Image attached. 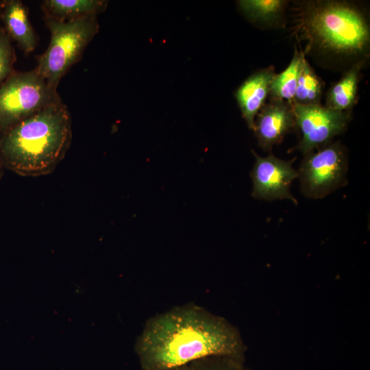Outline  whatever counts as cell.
Segmentation results:
<instances>
[{"mask_svg": "<svg viewBox=\"0 0 370 370\" xmlns=\"http://www.w3.org/2000/svg\"><path fill=\"white\" fill-rule=\"evenodd\" d=\"M244 350L236 328L192 304L151 318L136 343L143 370H171L209 357L241 360Z\"/></svg>", "mask_w": 370, "mask_h": 370, "instance_id": "obj_1", "label": "cell"}, {"mask_svg": "<svg viewBox=\"0 0 370 370\" xmlns=\"http://www.w3.org/2000/svg\"><path fill=\"white\" fill-rule=\"evenodd\" d=\"M293 28L306 43L304 55L342 66L367 62L370 25L367 12L356 3L339 0L294 1Z\"/></svg>", "mask_w": 370, "mask_h": 370, "instance_id": "obj_2", "label": "cell"}, {"mask_svg": "<svg viewBox=\"0 0 370 370\" xmlns=\"http://www.w3.org/2000/svg\"><path fill=\"white\" fill-rule=\"evenodd\" d=\"M71 139L70 114L59 101L3 131L0 158L21 175H46L64 158Z\"/></svg>", "mask_w": 370, "mask_h": 370, "instance_id": "obj_3", "label": "cell"}, {"mask_svg": "<svg viewBox=\"0 0 370 370\" xmlns=\"http://www.w3.org/2000/svg\"><path fill=\"white\" fill-rule=\"evenodd\" d=\"M49 45L40 58L38 73L54 88L75 64L98 30L95 16L69 21L50 19Z\"/></svg>", "mask_w": 370, "mask_h": 370, "instance_id": "obj_4", "label": "cell"}, {"mask_svg": "<svg viewBox=\"0 0 370 370\" xmlns=\"http://www.w3.org/2000/svg\"><path fill=\"white\" fill-rule=\"evenodd\" d=\"M59 101L56 88L36 69L12 74L0 85V130Z\"/></svg>", "mask_w": 370, "mask_h": 370, "instance_id": "obj_5", "label": "cell"}, {"mask_svg": "<svg viewBox=\"0 0 370 370\" xmlns=\"http://www.w3.org/2000/svg\"><path fill=\"white\" fill-rule=\"evenodd\" d=\"M348 151L339 141L304 155L298 171L302 194L321 199L346 185Z\"/></svg>", "mask_w": 370, "mask_h": 370, "instance_id": "obj_6", "label": "cell"}, {"mask_svg": "<svg viewBox=\"0 0 370 370\" xmlns=\"http://www.w3.org/2000/svg\"><path fill=\"white\" fill-rule=\"evenodd\" d=\"M296 127L301 139L296 149L304 155L332 143L344 132L351 120V112H341L321 105L292 104Z\"/></svg>", "mask_w": 370, "mask_h": 370, "instance_id": "obj_7", "label": "cell"}, {"mask_svg": "<svg viewBox=\"0 0 370 370\" xmlns=\"http://www.w3.org/2000/svg\"><path fill=\"white\" fill-rule=\"evenodd\" d=\"M255 163L251 172L253 182L251 195L256 199L274 201L287 199L297 204L290 191L298 171L293 166V160L286 161L271 153L261 157L254 150Z\"/></svg>", "mask_w": 370, "mask_h": 370, "instance_id": "obj_8", "label": "cell"}, {"mask_svg": "<svg viewBox=\"0 0 370 370\" xmlns=\"http://www.w3.org/2000/svg\"><path fill=\"white\" fill-rule=\"evenodd\" d=\"M295 127L292 104L269 99L256 115L253 130L259 147L265 151H271Z\"/></svg>", "mask_w": 370, "mask_h": 370, "instance_id": "obj_9", "label": "cell"}, {"mask_svg": "<svg viewBox=\"0 0 370 370\" xmlns=\"http://www.w3.org/2000/svg\"><path fill=\"white\" fill-rule=\"evenodd\" d=\"M275 75L273 66L262 69L247 77L235 92L242 116L250 130L254 129L255 118L267 102Z\"/></svg>", "mask_w": 370, "mask_h": 370, "instance_id": "obj_10", "label": "cell"}, {"mask_svg": "<svg viewBox=\"0 0 370 370\" xmlns=\"http://www.w3.org/2000/svg\"><path fill=\"white\" fill-rule=\"evenodd\" d=\"M237 4L245 17L258 28L273 29L286 26L288 1L241 0Z\"/></svg>", "mask_w": 370, "mask_h": 370, "instance_id": "obj_11", "label": "cell"}, {"mask_svg": "<svg viewBox=\"0 0 370 370\" xmlns=\"http://www.w3.org/2000/svg\"><path fill=\"white\" fill-rule=\"evenodd\" d=\"M365 63L360 62L352 65L330 86L325 95V107L341 112H351L357 101L361 71Z\"/></svg>", "mask_w": 370, "mask_h": 370, "instance_id": "obj_12", "label": "cell"}, {"mask_svg": "<svg viewBox=\"0 0 370 370\" xmlns=\"http://www.w3.org/2000/svg\"><path fill=\"white\" fill-rule=\"evenodd\" d=\"M3 20L8 35L24 51L32 52L36 47V39L23 3L15 0L8 1L3 8Z\"/></svg>", "mask_w": 370, "mask_h": 370, "instance_id": "obj_13", "label": "cell"}, {"mask_svg": "<svg viewBox=\"0 0 370 370\" xmlns=\"http://www.w3.org/2000/svg\"><path fill=\"white\" fill-rule=\"evenodd\" d=\"M306 56L303 51L295 47L293 58L287 67L273 77L270 86L269 99L293 104L297 79Z\"/></svg>", "mask_w": 370, "mask_h": 370, "instance_id": "obj_14", "label": "cell"}, {"mask_svg": "<svg viewBox=\"0 0 370 370\" xmlns=\"http://www.w3.org/2000/svg\"><path fill=\"white\" fill-rule=\"evenodd\" d=\"M324 87V82L305 58L298 76L293 103L306 106L321 105Z\"/></svg>", "mask_w": 370, "mask_h": 370, "instance_id": "obj_15", "label": "cell"}, {"mask_svg": "<svg viewBox=\"0 0 370 370\" xmlns=\"http://www.w3.org/2000/svg\"><path fill=\"white\" fill-rule=\"evenodd\" d=\"M44 5L49 12L59 18L71 20L95 16L105 8L106 1L99 0H47Z\"/></svg>", "mask_w": 370, "mask_h": 370, "instance_id": "obj_16", "label": "cell"}, {"mask_svg": "<svg viewBox=\"0 0 370 370\" xmlns=\"http://www.w3.org/2000/svg\"><path fill=\"white\" fill-rule=\"evenodd\" d=\"M13 60L14 53L10 36L0 29V85L12 74Z\"/></svg>", "mask_w": 370, "mask_h": 370, "instance_id": "obj_17", "label": "cell"}, {"mask_svg": "<svg viewBox=\"0 0 370 370\" xmlns=\"http://www.w3.org/2000/svg\"><path fill=\"white\" fill-rule=\"evenodd\" d=\"M223 362L215 364L207 368H202L203 370H245L241 363V360L229 358H222Z\"/></svg>", "mask_w": 370, "mask_h": 370, "instance_id": "obj_18", "label": "cell"}, {"mask_svg": "<svg viewBox=\"0 0 370 370\" xmlns=\"http://www.w3.org/2000/svg\"><path fill=\"white\" fill-rule=\"evenodd\" d=\"M171 370H203V369L201 367H197L195 365H190V364H188L187 365L175 368V369H173Z\"/></svg>", "mask_w": 370, "mask_h": 370, "instance_id": "obj_19", "label": "cell"}, {"mask_svg": "<svg viewBox=\"0 0 370 370\" xmlns=\"http://www.w3.org/2000/svg\"><path fill=\"white\" fill-rule=\"evenodd\" d=\"M3 163H2V161L1 160V158H0V180L2 177V173H3Z\"/></svg>", "mask_w": 370, "mask_h": 370, "instance_id": "obj_20", "label": "cell"}]
</instances>
